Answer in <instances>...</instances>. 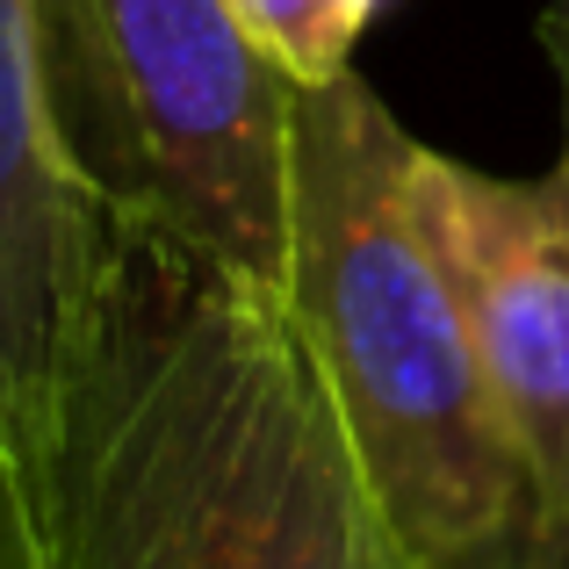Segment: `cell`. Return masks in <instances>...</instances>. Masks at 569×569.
<instances>
[{
  "mask_svg": "<svg viewBox=\"0 0 569 569\" xmlns=\"http://www.w3.org/2000/svg\"><path fill=\"white\" fill-rule=\"evenodd\" d=\"M43 569H418L289 289L116 223L43 469Z\"/></svg>",
  "mask_w": 569,
  "mask_h": 569,
  "instance_id": "cell-1",
  "label": "cell"
},
{
  "mask_svg": "<svg viewBox=\"0 0 569 569\" xmlns=\"http://www.w3.org/2000/svg\"><path fill=\"white\" fill-rule=\"evenodd\" d=\"M411 130L361 72L289 87V303L418 569H556L490 368L403 188Z\"/></svg>",
  "mask_w": 569,
  "mask_h": 569,
  "instance_id": "cell-2",
  "label": "cell"
},
{
  "mask_svg": "<svg viewBox=\"0 0 569 569\" xmlns=\"http://www.w3.org/2000/svg\"><path fill=\"white\" fill-rule=\"evenodd\" d=\"M37 29L116 217L289 289V80L231 0H37Z\"/></svg>",
  "mask_w": 569,
  "mask_h": 569,
  "instance_id": "cell-3",
  "label": "cell"
},
{
  "mask_svg": "<svg viewBox=\"0 0 569 569\" xmlns=\"http://www.w3.org/2000/svg\"><path fill=\"white\" fill-rule=\"evenodd\" d=\"M403 188L527 455L548 562L569 569V144L519 181L411 138Z\"/></svg>",
  "mask_w": 569,
  "mask_h": 569,
  "instance_id": "cell-4",
  "label": "cell"
},
{
  "mask_svg": "<svg viewBox=\"0 0 569 569\" xmlns=\"http://www.w3.org/2000/svg\"><path fill=\"white\" fill-rule=\"evenodd\" d=\"M116 223L66 138L37 0H0V461L22 490L87 347Z\"/></svg>",
  "mask_w": 569,
  "mask_h": 569,
  "instance_id": "cell-5",
  "label": "cell"
},
{
  "mask_svg": "<svg viewBox=\"0 0 569 569\" xmlns=\"http://www.w3.org/2000/svg\"><path fill=\"white\" fill-rule=\"evenodd\" d=\"M246 37L260 43V58L281 72L289 87H318L339 80L353 66V37H361V14L353 0H231Z\"/></svg>",
  "mask_w": 569,
  "mask_h": 569,
  "instance_id": "cell-6",
  "label": "cell"
},
{
  "mask_svg": "<svg viewBox=\"0 0 569 569\" xmlns=\"http://www.w3.org/2000/svg\"><path fill=\"white\" fill-rule=\"evenodd\" d=\"M0 569H43L37 556V519H29V490L0 461Z\"/></svg>",
  "mask_w": 569,
  "mask_h": 569,
  "instance_id": "cell-7",
  "label": "cell"
},
{
  "mask_svg": "<svg viewBox=\"0 0 569 569\" xmlns=\"http://www.w3.org/2000/svg\"><path fill=\"white\" fill-rule=\"evenodd\" d=\"M541 51H548L556 87H562V144H569V0H548L541 8Z\"/></svg>",
  "mask_w": 569,
  "mask_h": 569,
  "instance_id": "cell-8",
  "label": "cell"
},
{
  "mask_svg": "<svg viewBox=\"0 0 569 569\" xmlns=\"http://www.w3.org/2000/svg\"><path fill=\"white\" fill-rule=\"evenodd\" d=\"M382 8V0H353V14H361V22H368V14H376Z\"/></svg>",
  "mask_w": 569,
  "mask_h": 569,
  "instance_id": "cell-9",
  "label": "cell"
}]
</instances>
